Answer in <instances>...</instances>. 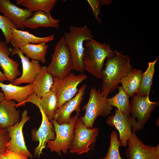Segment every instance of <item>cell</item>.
<instances>
[{"label":"cell","mask_w":159,"mask_h":159,"mask_svg":"<svg viewBox=\"0 0 159 159\" xmlns=\"http://www.w3.org/2000/svg\"><path fill=\"white\" fill-rule=\"evenodd\" d=\"M106 59L105 67L102 71L101 91L107 98L110 93L117 88L121 79L133 67L130 64L129 56L116 50L115 55Z\"/></svg>","instance_id":"6da1fadb"},{"label":"cell","mask_w":159,"mask_h":159,"mask_svg":"<svg viewBox=\"0 0 159 159\" xmlns=\"http://www.w3.org/2000/svg\"><path fill=\"white\" fill-rule=\"evenodd\" d=\"M85 46L84 69L96 78L101 79L105 60L115 55L116 50H112L109 44L100 43L93 39L86 41Z\"/></svg>","instance_id":"7a4b0ae2"},{"label":"cell","mask_w":159,"mask_h":159,"mask_svg":"<svg viewBox=\"0 0 159 159\" xmlns=\"http://www.w3.org/2000/svg\"><path fill=\"white\" fill-rule=\"evenodd\" d=\"M69 31L63 36L72 58L73 70L83 73V59L85 48L83 45L85 41L93 39L91 31L85 25L82 26H70Z\"/></svg>","instance_id":"3957f363"},{"label":"cell","mask_w":159,"mask_h":159,"mask_svg":"<svg viewBox=\"0 0 159 159\" xmlns=\"http://www.w3.org/2000/svg\"><path fill=\"white\" fill-rule=\"evenodd\" d=\"M106 98L101 91L97 90L94 86L92 87L88 102L82 108L85 110V114L83 117L80 116L86 127L92 128L98 116L106 117L111 114L113 107L108 103Z\"/></svg>","instance_id":"277c9868"},{"label":"cell","mask_w":159,"mask_h":159,"mask_svg":"<svg viewBox=\"0 0 159 159\" xmlns=\"http://www.w3.org/2000/svg\"><path fill=\"white\" fill-rule=\"evenodd\" d=\"M80 115L79 113L77 112L74 116H71L68 123L59 124L54 120L53 119L51 120V122L54 127L55 138L53 140L48 141L46 145L51 152L55 151L61 156V151L67 153V150L71 146L74 129Z\"/></svg>","instance_id":"5b68a950"},{"label":"cell","mask_w":159,"mask_h":159,"mask_svg":"<svg viewBox=\"0 0 159 159\" xmlns=\"http://www.w3.org/2000/svg\"><path fill=\"white\" fill-rule=\"evenodd\" d=\"M41 98L34 93L30 96L26 101L31 102L37 106L39 109L42 116V121L38 130L33 128L32 130V140L38 141L39 145L34 149V155L36 158H39L42 153L43 150L46 147L47 142L53 140L55 138V133L53 124L48 119L40 105Z\"/></svg>","instance_id":"8992f818"},{"label":"cell","mask_w":159,"mask_h":159,"mask_svg":"<svg viewBox=\"0 0 159 159\" xmlns=\"http://www.w3.org/2000/svg\"><path fill=\"white\" fill-rule=\"evenodd\" d=\"M87 79V75L83 73L76 74L71 72L62 78L54 77L51 90L57 95V109L76 95L78 91L79 85Z\"/></svg>","instance_id":"52a82bcc"},{"label":"cell","mask_w":159,"mask_h":159,"mask_svg":"<svg viewBox=\"0 0 159 159\" xmlns=\"http://www.w3.org/2000/svg\"><path fill=\"white\" fill-rule=\"evenodd\" d=\"M72 69V58L63 36L54 47L47 70L53 77L61 78L70 73Z\"/></svg>","instance_id":"ba28073f"},{"label":"cell","mask_w":159,"mask_h":159,"mask_svg":"<svg viewBox=\"0 0 159 159\" xmlns=\"http://www.w3.org/2000/svg\"><path fill=\"white\" fill-rule=\"evenodd\" d=\"M99 132L98 128H87L80 117L77 121L74 130V136L69 152L80 155L87 153L90 147L96 142V138Z\"/></svg>","instance_id":"9c48e42d"},{"label":"cell","mask_w":159,"mask_h":159,"mask_svg":"<svg viewBox=\"0 0 159 159\" xmlns=\"http://www.w3.org/2000/svg\"><path fill=\"white\" fill-rule=\"evenodd\" d=\"M106 123L109 126L117 129L119 133V141L120 146L126 147L128 140L132 133V129L136 132L142 129L135 118L131 115L127 116L115 108L114 115L109 116Z\"/></svg>","instance_id":"30bf717a"},{"label":"cell","mask_w":159,"mask_h":159,"mask_svg":"<svg viewBox=\"0 0 159 159\" xmlns=\"http://www.w3.org/2000/svg\"><path fill=\"white\" fill-rule=\"evenodd\" d=\"M30 119L28 111L25 110L22 113L20 121L6 129L10 138V140L7 145L6 150L32 159L33 156L26 145L23 132L24 125Z\"/></svg>","instance_id":"8fae6325"},{"label":"cell","mask_w":159,"mask_h":159,"mask_svg":"<svg viewBox=\"0 0 159 159\" xmlns=\"http://www.w3.org/2000/svg\"><path fill=\"white\" fill-rule=\"evenodd\" d=\"M132 133L128 140L125 150L127 159H159V144L155 146L146 145L132 129Z\"/></svg>","instance_id":"7c38bea8"},{"label":"cell","mask_w":159,"mask_h":159,"mask_svg":"<svg viewBox=\"0 0 159 159\" xmlns=\"http://www.w3.org/2000/svg\"><path fill=\"white\" fill-rule=\"evenodd\" d=\"M131 103V116L137 118V122L142 129L149 120L152 112L158 106L159 102H151L149 95L136 94L133 97Z\"/></svg>","instance_id":"4fadbf2b"},{"label":"cell","mask_w":159,"mask_h":159,"mask_svg":"<svg viewBox=\"0 0 159 159\" xmlns=\"http://www.w3.org/2000/svg\"><path fill=\"white\" fill-rule=\"evenodd\" d=\"M11 54L12 56L15 54L18 55L21 59L22 67V74L16 79L12 84L16 85L24 83L33 84L42 68L39 61L34 60L29 61V58L24 56L19 48L14 47L12 49Z\"/></svg>","instance_id":"5bb4252c"},{"label":"cell","mask_w":159,"mask_h":159,"mask_svg":"<svg viewBox=\"0 0 159 159\" xmlns=\"http://www.w3.org/2000/svg\"><path fill=\"white\" fill-rule=\"evenodd\" d=\"M86 86V84L82 85L73 98L65 102L57 110L53 119L58 124L69 123L73 112L75 111L78 113L81 112L80 105L84 98Z\"/></svg>","instance_id":"9a60e30c"},{"label":"cell","mask_w":159,"mask_h":159,"mask_svg":"<svg viewBox=\"0 0 159 159\" xmlns=\"http://www.w3.org/2000/svg\"><path fill=\"white\" fill-rule=\"evenodd\" d=\"M0 87L4 93V99L16 101L17 107L25 105L27 99L34 93L32 84L21 86L0 82Z\"/></svg>","instance_id":"2e32d148"},{"label":"cell","mask_w":159,"mask_h":159,"mask_svg":"<svg viewBox=\"0 0 159 159\" xmlns=\"http://www.w3.org/2000/svg\"><path fill=\"white\" fill-rule=\"evenodd\" d=\"M0 12L9 18L17 27L24 29V24L33 13L27 9H23L12 3L10 0H0Z\"/></svg>","instance_id":"e0dca14e"},{"label":"cell","mask_w":159,"mask_h":159,"mask_svg":"<svg viewBox=\"0 0 159 159\" xmlns=\"http://www.w3.org/2000/svg\"><path fill=\"white\" fill-rule=\"evenodd\" d=\"M11 49L5 42L0 40V66L8 80L11 83L21 75L18 63L9 57Z\"/></svg>","instance_id":"ac0fdd59"},{"label":"cell","mask_w":159,"mask_h":159,"mask_svg":"<svg viewBox=\"0 0 159 159\" xmlns=\"http://www.w3.org/2000/svg\"><path fill=\"white\" fill-rule=\"evenodd\" d=\"M15 101L4 99L0 102V129H6L19 121L20 110Z\"/></svg>","instance_id":"d6986e66"},{"label":"cell","mask_w":159,"mask_h":159,"mask_svg":"<svg viewBox=\"0 0 159 159\" xmlns=\"http://www.w3.org/2000/svg\"><path fill=\"white\" fill-rule=\"evenodd\" d=\"M54 39V34L47 37H38L28 31L12 28L11 30L10 43L12 47L19 48L28 44H38L43 42L47 43L51 42Z\"/></svg>","instance_id":"ffe728a7"},{"label":"cell","mask_w":159,"mask_h":159,"mask_svg":"<svg viewBox=\"0 0 159 159\" xmlns=\"http://www.w3.org/2000/svg\"><path fill=\"white\" fill-rule=\"evenodd\" d=\"M60 19L53 18L51 14H47L43 11H35L32 16L26 19L24 25L25 27L35 29L39 27H51L58 28L59 27Z\"/></svg>","instance_id":"44dd1931"},{"label":"cell","mask_w":159,"mask_h":159,"mask_svg":"<svg viewBox=\"0 0 159 159\" xmlns=\"http://www.w3.org/2000/svg\"><path fill=\"white\" fill-rule=\"evenodd\" d=\"M53 78V76L47 71V67L42 66L41 70L32 84L34 93L41 98L49 92L54 83Z\"/></svg>","instance_id":"7402d4cb"},{"label":"cell","mask_w":159,"mask_h":159,"mask_svg":"<svg viewBox=\"0 0 159 159\" xmlns=\"http://www.w3.org/2000/svg\"><path fill=\"white\" fill-rule=\"evenodd\" d=\"M142 71L133 68L121 79L120 83L130 97L134 96L138 92L140 84Z\"/></svg>","instance_id":"603a6c76"},{"label":"cell","mask_w":159,"mask_h":159,"mask_svg":"<svg viewBox=\"0 0 159 159\" xmlns=\"http://www.w3.org/2000/svg\"><path fill=\"white\" fill-rule=\"evenodd\" d=\"M46 43L43 42L38 44H28L19 48L29 58L44 63L47 61L45 56L48 47Z\"/></svg>","instance_id":"cb8c5ba5"},{"label":"cell","mask_w":159,"mask_h":159,"mask_svg":"<svg viewBox=\"0 0 159 159\" xmlns=\"http://www.w3.org/2000/svg\"><path fill=\"white\" fill-rule=\"evenodd\" d=\"M117 88L118 92L111 98H107V100L111 106L115 107L123 114L129 116L131 109L130 97L122 86H118Z\"/></svg>","instance_id":"d4e9b609"},{"label":"cell","mask_w":159,"mask_h":159,"mask_svg":"<svg viewBox=\"0 0 159 159\" xmlns=\"http://www.w3.org/2000/svg\"><path fill=\"white\" fill-rule=\"evenodd\" d=\"M17 5L26 7L31 12L41 11L47 14L50 11L57 2V0H16Z\"/></svg>","instance_id":"484cf974"},{"label":"cell","mask_w":159,"mask_h":159,"mask_svg":"<svg viewBox=\"0 0 159 159\" xmlns=\"http://www.w3.org/2000/svg\"><path fill=\"white\" fill-rule=\"evenodd\" d=\"M57 95L51 90L40 99V105L50 122L53 119L55 113L57 109Z\"/></svg>","instance_id":"4316f807"},{"label":"cell","mask_w":159,"mask_h":159,"mask_svg":"<svg viewBox=\"0 0 159 159\" xmlns=\"http://www.w3.org/2000/svg\"><path fill=\"white\" fill-rule=\"evenodd\" d=\"M158 59V57L153 62H148L147 69L142 74L140 88L137 95H149L152 84L155 64Z\"/></svg>","instance_id":"83f0119b"},{"label":"cell","mask_w":159,"mask_h":159,"mask_svg":"<svg viewBox=\"0 0 159 159\" xmlns=\"http://www.w3.org/2000/svg\"><path fill=\"white\" fill-rule=\"evenodd\" d=\"M120 146L118 134L115 130L112 132L110 136V145L106 156L100 159H123L121 156L119 148Z\"/></svg>","instance_id":"f1b7e54d"},{"label":"cell","mask_w":159,"mask_h":159,"mask_svg":"<svg viewBox=\"0 0 159 159\" xmlns=\"http://www.w3.org/2000/svg\"><path fill=\"white\" fill-rule=\"evenodd\" d=\"M12 28L18 29L17 27L8 17L0 15V29L2 31L7 44L10 42L11 30Z\"/></svg>","instance_id":"f546056e"},{"label":"cell","mask_w":159,"mask_h":159,"mask_svg":"<svg viewBox=\"0 0 159 159\" xmlns=\"http://www.w3.org/2000/svg\"><path fill=\"white\" fill-rule=\"evenodd\" d=\"M10 140L6 129H0V154H2L6 150L7 145Z\"/></svg>","instance_id":"4dcf8cb0"},{"label":"cell","mask_w":159,"mask_h":159,"mask_svg":"<svg viewBox=\"0 0 159 159\" xmlns=\"http://www.w3.org/2000/svg\"><path fill=\"white\" fill-rule=\"evenodd\" d=\"M87 1L92 9L94 16L97 20L100 23L101 20L98 17V14L100 13L99 0H87Z\"/></svg>","instance_id":"1f68e13d"},{"label":"cell","mask_w":159,"mask_h":159,"mask_svg":"<svg viewBox=\"0 0 159 159\" xmlns=\"http://www.w3.org/2000/svg\"><path fill=\"white\" fill-rule=\"evenodd\" d=\"M2 159H27V157L24 155L20 154L6 150L2 154Z\"/></svg>","instance_id":"d6a6232c"},{"label":"cell","mask_w":159,"mask_h":159,"mask_svg":"<svg viewBox=\"0 0 159 159\" xmlns=\"http://www.w3.org/2000/svg\"><path fill=\"white\" fill-rule=\"evenodd\" d=\"M8 80L4 73H2L0 70V82H3L5 81Z\"/></svg>","instance_id":"836d02e7"},{"label":"cell","mask_w":159,"mask_h":159,"mask_svg":"<svg viewBox=\"0 0 159 159\" xmlns=\"http://www.w3.org/2000/svg\"><path fill=\"white\" fill-rule=\"evenodd\" d=\"M112 0H99V2L100 5L106 4L108 5L110 4Z\"/></svg>","instance_id":"e575fe53"},{"label":"cell","mask_w":159,"mask_h":159,"mask_svg":"<svg viewBox=\"0 0 159 159\" xmlns=\"http://www.w3.org/2000/svg\"><path fill=\"white\" fill-rule=\"evenodd\" d=\"M4 99V93L0 91V102Z\"/></svg>","instance_id":"d590c367"},{"label":"cell","mask_w":159,"mask_h":159,"mask_svg":"<svg viewBox=\"0 0 159 159\" xmlns=\"http://www.w3.org/2000/svg\"><path fill=\"white\" fill-rule=\"evenodd\" d=\"M0 159H2V154H0Z\"/></svg>","instance_id":"8d00e7d4"}]
</instances>
